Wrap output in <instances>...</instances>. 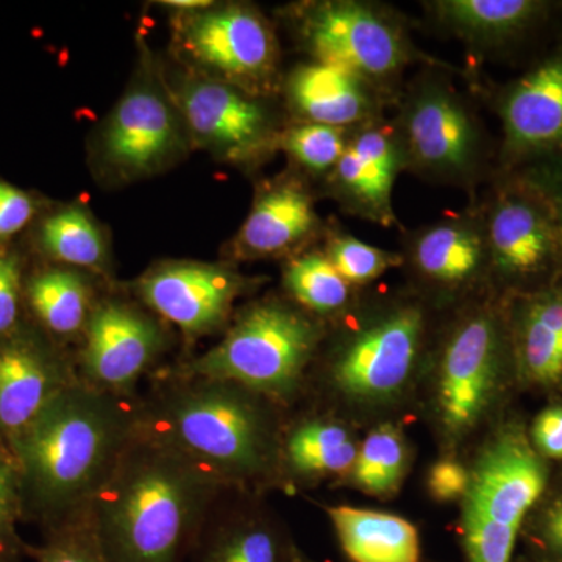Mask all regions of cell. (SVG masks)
Wrapping results in <instances>:
<instances>
[{
  "label": "cell",
  "instance_id": "obj_1",
  "mask_svg": "<svg viewBox=\"0 0 562 562\" xmlns=\"http://www.w3.org/2000/svg\"><path fill=\"white\" fill-rule=\"evenodd\" d=\"M227 490L140 422L85 516L109 562H181Z\"/></svg>",
  "mask_w": 562,
  "mask_h": 562
},
{
  "label": "cell",
  "instance_id": "obj_2",
  "mask_svg": "<svg viewBox=\"0 0 562 562\" xmlns=\"http://www.w3.org/2000/svg\"><path fill=\"white\" fill-rule=\"evenodd\" d=\"M139 427L140 398L80 380L61 391L9 443L20 469L25 519L46 531L81 519Z\"/></svg>",
  "mask_w": 562,
  "mask_h": 562
},
{
  "label": "cell",
  "instance_id": "obj_3",
  "mask_svg": "<svg viewBox=\"0 0 562 562\" xmlns=\"http://www.w3.org/2000/svg\"><path fill=\"white\" fill-rule=\"evenodd\" d=\"M260 395L224 380L171 371L140 398V422L231 487L271 468V422Z\"/></svg>",
  "mask_w": 562,
  "mask_h": 562
},
{
  "label": "cell",
  "instance_id": "obj_4",
  "mask_svg": "<svg viewBox=\"0 0 562 562\" xmlns=\"http://www.w3.org/2000/svg\"><path fill=\"white\" fill-rule=\"evenodd\" d=\"M192 149L165 69L144 46L127 88L92 133V171L101 183L125 187L176 168Z\"/></svg>",
  "mask_w": 562,
  "mask_h": 562
},
{
  "label": "cell",
  "instance_id": "obj_5",
  "mask_svg": "<svg viewBox=\"0 0 562 562\" xmlns=\"http://www.w3.org/2000/svg\"><path fill=\"white\" fill-rule=\"evenodd\" d=\"M319 338V325L308 314L279 299H266L244 308L220 342L172 372L286 398L301 384Z\"/></svg>",
  "mask_w": 562,
  "mask_h": 562
},
{
  "label": "cell",
  "instance_id": "obj_6",
  "mask_svg": "<svg viewBox=\"0 0 562 562\" xmlns=\"http://www.w3.org/2000/svg\"><path fill=\"white\" fill-rule=\"evenodd\" d=\"M165 72L194 149L239 168L279 149L283 128L261 94L188 69Z\"/></svg>",
  "mask_w": 562,
  "mask_h": 562
},
{
  "label": "cell",
  "instance_id": "obj_7",
  "mask_svg": "<svg viewBox=\"0 0 562 562\" xmlns=\"http://www.w3.org/2000/svg\"><path fill=\"white\" fill-rule=\"evenodd\" d=\"M173 50L188 70L261 94L279 70V41L255 7L214 3L177 14Z\"/></svg>",
  "mask_w": 562,
  "mask_h": 562
},
{
  "label": "cell",
  "instance_id": "obj_8",
  "mask_svg": "<svg viewBox=\"0 0 562 562\" xmlns=\"http://www.w3.org/2000/svg\"><path fill=\"white\" fill-rule=\"evenodd\" d=\"M77 375L94 390L136 397L140 380L172 346L169 325L138 301L101 295L81 335Z\"/></svg>",
  "mask_w": 562,
  "mask_h": 562
},
{
  "label": "cell",
  "instance_id": "obj_9",
  "mask_svg": "<svg viewBox=\"0 0 562 562\" xmlns=\"http://www.w3.org/2000/svg\"><path fill=\"white\" fill-rule=\"evenodd\" d=\"M297 22L302 44L313 60L350 70L372 85L397 76L414 57L398 22L368 3H310Z\"/></svg>",
  "mask_w": 562,
  "mask_h": 562
},
{
  "label": "cell",
  "instance_id": "obj_10",
  "mask_svg": "<svg viewBox=\"0 0 562 562\" xmlns=\"http://www.w3.org/2000/svg\"><path fill=\"white\" fill-rule=\"evenodd\" d=\"M255 280L227 262L166 260L132 283L136 301L194 344L231 325L233 308Z\"/></svg>",
  "mask_w": 562,
  "mask_h": 562
},
{
  "label": "cell",
  "instance_id": "obj_11",
  "mask_svg": "<svg viewBox=\"0 0 562 562\" xmlns=\"http://www.w3.org/2000/svg\"><path fill=\"white\" fill-rule=\"evenodd\" d=\"M76 382V364L38 325L22 322L16 330L0 338V439L9 447Z\"/></svg>",
  "mask_w": 562,
  "mask_h": 562
},
{
  "label": "cell",
  "instance_id": "obj_12",
  "mask_svg": "<svg viewBox=\"0 0 562 562\" xmlns=\"http://www.w3.org/2000/svg\"><path fill=\"white\" fill-rule=\"evenodd\" d=\"M424 333L416 306H401L361 328L333 368L339 390L358 401H386L408 382Z\"/></svg>",
  "mask_w": 562,
  "mask_h": 562
},
{
  "label": "cell",
  "instance_id": "obj_13",
  "mask_svg": "<svg viewBox=\"0 0 562 562\" xmlns=\"http://www.w3.org/2000/svg\"><path fill=\"white\" fill-rule=\"evenodd\" d=\"M397 135L406 165L439 179H465L479 161L480 133L472 114L439 85L414 92Z\"/></svg>",
  "mask_w": 562,
  "mask_h": 562
},
{
  "label": "cell",
  "instance_id": "obj_14",
  "mask_svg": "<svg viewBox=\"0 0 562 562\" xmlns=\"http://www.w3.org/2000/svg\"><path fill=\"white\" fill-rule=\"evenodd\" d=\"M351 132L342 157L327 176L333 194L362 220L391 227L392 190L406 166L401 139L373 121Z\"/></svg>",
  "mask_w": 562,
  "mask_h": 562
},
{
  "label": "cell",
  "instance_id": "obj_15",
  "mask_svg": "<svg viewBox=\"0 0 562 562\" xmlns=\"http://www.w3.org/2000/svg\"><path fill=\"white\" fill-rule=\"evenodd\" d=\"M498 357L501 338L491 317L473 316L454 331L441 372V409L449 430H465L479 419L494 387Z\"/></svg>",
  "mask_w": 562,
  "mask_h": 562
},
{
  "label": "cell",
  "instance_id": "obj_16",
  "mask_svg": "<svg viewBox=\"0 0 562 562\" xmlns=\"http://www.w3.org/2000/svg\"><path fill=\"white\" fill-rule=\"evenodd\" d=\"M546 469L535 450L516 432L502 436L483 454L469 484L465 509L498 524L520 527L541 497Z\"/></svg>",
  "mask_w": 562,
  "mask_h": 562
},
{
  "label": "cell",
  "instance_id": "obj_17",
  "mask_svg": "<svg viewBox=\"0 0 562 562\" xmlns=\"http://www.w3.org/2000/svg\"><path fill=\"white\" fill-rule=\"evenodd\" d=\"M317 225L319 216L306 184L297 177H277L255 194L232 251L238 260L283 257L312 239Z\"/></svg>",
  "mask_w": 562,
  "mask_h": 562
},
{
  "label": "cell",
  "instance_id": "obj_18",
  "mask_svg": "<svg viewBox=\"0 0 562 562\" xmlns=\"http://www.w3.org/2000/svg\"><path fill=\"white\" fill-rule=\"evenodd\" d=\"M284 94L299 122L346 131L369 124L379 110L375 85L350 70L317 60L291 70L284 81Z\"/></svg>",
  "mask_w": 562,
  "mask_h": 562
},
{
  "label": "cell",
  "instance_id": "obj_19",
  "mask_svg": "<svg viewBox=\"0 0 562 562\" xmlns=\"http://www.w3.org/2000/svg\"><path fill=\"white\" fill-rule=\"evenodd\" d=\"M487 257L506 276L538 272L552 258L557 236L541 206L522 195H503L484 222Z\"/></svg>",
  "mask_w": 562,
  "mask_h": 562
},
{
  "label": "cell",
  "instance_id": "obj_20",
  "mask_svg": "<svg viewBox=\"0 0 562 562\" xmlns=\"http://www.w3.org/2000/svg\"><path fill=\"white\" fill-rule=\"evenodd\" d=\"M506 144L513 151L562 144V57L543 63L514 85L502 103Z\"/></svg>",
  "mask_w": 562,
  "mask_h": 562
},
{
  "label": "cell",
  "instance_id": "obj_21",
  "mask_svg": "<svg viewBox=\"0 0 562 562\" xmlns=\"http://www.w3.org/2000/svg\"><path fill=\"white\" fill-rule=\"evenodd\" d=\"M90 272L47 262L24 281V299L36 325L58 344L81 339L92 310L98 303V288Z\"/></svg>",
  "mask_w": 562,
  "mask_h": 562
},
{
  "label": "cell",
  "instance_id": "obj_22",
  "mask_svg": "<svg viewBox=\"0 0 562 562\" xmlns=\"http://www.w3.org/2000/svg\"><path fill=\"white\" fill-rule=\"evenodd\" d=\"M33 244L52 265L98 277L111 273L109 232L85 203H65L41 213L33 228Z\"/></svg>",
  "mask_w": 562,
  "mask_h": 562
},
{
  "label": "cell",
  "instance_id": "obj_23",
  "mask_svg": "<svg viewBox=\"0 0 562 562\" xmlns=\"http://www.w3.org/2000/svg\"><path fill=\"white\" fill-rule=\"evenodd\" d=\"M409 246L422 276L450 286L472 280L490 258L484 224L476 217L436 222L416 233Z\"/></svg>",
  "mask_w": 562,
  "mask_h": 562
},
{
  "label": "cell",
  "instance_id": "obj_24",
  "mask_svg": "<svg viewBox=\"0 0 562 562\" xmlns=\"http://www.w3.org/2000/svg\"><path fill=\"white\" fill-rule=\"evenodd\" d=\"M222 501V498H221ZM210 514L190 554L192 562H290L295 549L265 517L222 512Z\"/></svg>",
  "mask_w": 562,
  "mask_h": 562
},
{
  "label": "cell",
  "instance_id": "obj_25",
  "mask_svg": "<svg viewBox=\"0 0 562 562\" xmlns=\"http://www.w3.org/2000/svg\"><path fill=\"white\" fill-rule=\"evenodd\" d=\"M327 513L351 562H422L419 532L403 517L350 506Z\"/></svg>",
  "mask_w": 562,
  "mask_h": 562
},
{
  "label": "cell",
  "instance_id": "obj_26",
  "mask_svg": "<svg viewBox=\"0 0 562 562\" xmlns=\"http://www.w3.org/2000/svg\"><path fill=\"white\" fill-rule=\"evenodd\" d=\"M535 0H441L435 3L439 20L475 43H491L522 31L541 13Z\"/></svg>",
  "mask_w": 562,
  "mask_h": 562
},
{
  "label": "cell",
  "instance_id": "obj_27",
  "mask_svg": "<svg viewBox=\"0 0 562 562\" xmlns=\"http://www.w3.org/2000/svg\"><path fill=\"white\" fill-rule=\"evenodd\" d=\"M357 457L358 449L349 431L331 422H303L283 443L284 464L294 475L305 479L349 471Z\"/></svg>",
  "mask_w": 562,
  "mask_h": 562
},
{
  "label": "cell",
  "instance_id": "obj_28",
  "mask_svg": "<svg viewBox=\"0 0 562 562\" xmlns=\"http://www.w3.org/2000/svg\"><path fill=\"white\" fill-rule=\"evenodd\" d=\"M283 283L297 305L316 314H331L346 306L350 284L322 251H305L284 265Z\"/></svg>",
  "mask_w": 562,
  "mask_h": 562
},
{
  "label": "cell",
  "instance_id": "obj_29",
  "mask_svg": "<svg viewBox=\"0 0 562 562\" xmlns=\"http://www.w3.org/2000/svg\"><path fill=\"white\" fill-rule=\"evenodd\" d=\"M406 469V449L401 431L392 425L376 428L366 438L353 465L355 483L373 495L397 491Z\"/></svg>",
  "mask_w": 562,
  "mask_h": 562
},
{
  "label": "cell",
  "instance_id": "obj_30",
  "mask_svg": "<svg viewBox=\"0 0 562 562\" xmlns=\"http://www.w3.org/2000/svg\"><path fill=\"white\" fill-rule=\"evenodd\" d=\"M349 131L330 125L297 122L283 128L279 149L312 176H328L346 149Z\"/></svg>",
  "mask_w": 562,
  "mask_h": 562
},
{
  "label": "cell",
  "instance_id": "obj_31",
  "mask_svg": "<svg viewBox=\"0 0 562 562\" xmlns=\"http://www.w3.org/2000/svg\"><path fill=\"white\" fill-rule=\"evenodd\" d=\"M349 284H366L402 265V255L373 247L353 236L335 233L324 251Z\"/></svg>",
  "mask_w": 562,
  "mask_h": 562
},
{
  "label": "cell",
  "instance_id": "obj_32",
  "mask_svg": "<svg viewBox=\"0 0 562 562\" xmlns=\"http://www.w3.org/2000/svg\"><path fill=\"white\" fill-rule=\"evenodd\" d=\"M27 557L35 562H109L87 516L54 530L38 547H29Z\"/></svg>",
  "mask_w": 562,
  "mask_h": 562
},
{
  "label": "cell",
  "instance_id": "obj_33",
  "mask_svg": "<svg viewBox=\"0 0 562 562\" xmlns=\"http://www.w3.org/2000/svg\"><path fill=\"white\" fill-rule=\"evenodd\" d=\"M520 355L535 382L550 383L562 375V335L525 312L520 327Z\"/></svg>",
  "mask_w": 562,
  "mask_h": 562
},
{
  "label": "cell",
  "instance_id": "obj_34",
  "mask_svg": "<svg viewBox=\"0 0 562 562\" xmlns=\"http://www.w3.org/2000/svg\"><path fill=\"white\" fill-rule=\"evenodd\" d=\"M519 528L464 509L462 546L469 562H512Z\"/></svg>",
  "mask_w": 562,
  "mask_h": 562
},
{
  "label": "cell",
  "instance_id": "obj_35",
  "mask_svg": "<svg viewBox=\"0 0 562 562\" xmlns=\"http://www.w3.org/2000/svg\"><path fill=\"white\" fill-rule=\"evenodd\" d=\"M25 519L20 469L7 443L0 439V546L16 557H27L18 525Z\"/></svg>",
  "mask_w": 562,
  "mask_h": 562
},
{
  "label": "cell",
  "instance_id": "obj_36",
  "mask_svg": "<svg viewBox=\"0 0 562 562\" xmlns=\"http://www.w3.org/2000/svg\"><path fill=\"white\" fill-rule=\"evenodd\" d=\"M24 266L16 251L0 246V338L22 324L21 303L24 299Z\"/></svg>",
  "mask_w": 562,
  "mask_h": 562
},
{
  "label": "cell",
  "instance_id": "obj_37",
  "mask_svg": "<svg viewBox=\"0 0 562 562\" xmlns=\"http://www.w3.org/2000/svg\"><path fill=\"white\" fill-rule=\"evenodd\" d=\"M43 203L32 192L0 179V246L35 224Z\"/></svg>",
  "mask_w": 562,
  "mask_h": 562
},
{
  "label": "cell",
  "instance_id": "obj_38",
  "mask_svg": "<svg viewBox=\"0 0 562 562\" xmlns=\"http://www.w3.org/2000/svg\"><path fill=\"white\" fill-rule=\"evenodd\" d=\"M471 476L462 465L453 461H441L431 469L428 486L431 494L439 501H453V498L468 495Z\"/></svg>",
  "mask_w": 562,
  "mask_h": 562
},
{
  "label": "cell",
  "instance_id": "obj_39",
  "mask_svg": "<svg viewBox=\"0 0 562 562\" xmlns=\"http://www.w3.org/2000/svg\"><path fill=\"white\" fill-rule=\"evenodd\" d=\"M532 436L543 454L562 458V408H549L539 414Z\"/></svg>",
  "mask_w": 562,
  "mask_h": 562
},
{
  "label": "cell",
  "instance_id": "obj_40",
  "mask_svg": "<svg viewBox=\"0 0 562 562\" xmlns=\"http://www.w3.org/2000/svg\"><path fill=\"white\" fill-rule=\"evenodd\" d=\"M542 542L554 562H562V501L547 513L542 525Z\"/></svg>",
  "mask_w": 562,
  "mask_h": 562
},
{
  "label": "cell",
  "instance_id": "obj_41",
  "mask_svg": "<svg viewBox=\"0 0 562 562\" xmlns=\"http://www.w3.org/2000/svg\"><path fill=\"white\" fill-rule=\"evenodd\" d=\"M160 5L162 9L176 11L177 14H190L210 9L214 2H210V0H165V2H160Z\"/></svg>",
  "mask_w": 562,
  "mask_h": 562
},
{
  "label": "cell",
  "instance_id": "obj_42",
  "mask_svg": "<svg viewBox=\"0 0 562 562\" xmlns=\"http://www.w3.org/2000/svg\"><path fill=\"white\" fill-rule=\"evenodd\" d=\"M554 205H557L558 224H560V231L562 233V180L560 181V184H558L557 201H554Z\"/></svg>",
  "mask_w": 562,
  "mask_h": 562
},
{
  "label": "cell",
  "instance_id": "obj_43",
  "mask_svg": "<svg viewBox=\"0 0 562 562\" xmlns=\"http://www.w3.org/2000/svg\"><path fill=\"white\" fill-rule=\"evenodd\" d=\"M0 562H22V558L16 557V554L9 552V550L0 546Z\"/></svg>",
  "mask_w": 562,
  "mask_h": 562
},
{
  "label": "cell",
  "instance_id": "obj_44",
  "mask_svg": "<svg viewBox=\"0 0 562 562\" xmlns=\"http://www.w3.org/2000/svg\"><path fill=\"white\" fill-rule=\"evenodd\" d=\"M290 562H313V561L306 560L305 557H302V554L299 553V550H295L294 554H292Z\"/></svg>",
  "mask_w": 562,
  "mask_h": 562
}]
</instances>
